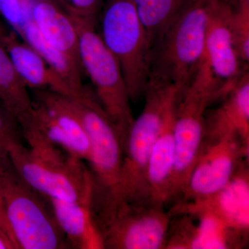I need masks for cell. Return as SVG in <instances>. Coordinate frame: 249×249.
<instances>
[{"mask_svg": "<svg viewBox=\"0 0 249 249\" xmlns=\"http://www.w3.org/2000/svg\"><path fill=\"white\" fill-rule=\"evenodd\" d=\"M211 0H191L152 50L147 83L182 90L204 58Z\"/></svg>", "mask_w": 249, "mask_h": 249, "instance_id": "cell-3", "label": "cell"}, {"mask_svg": "<svg viewBox=\"0 0 249 249\" xmlns=\"http://www.w3.org/2000/svg\"><path fill=\"white\" fill-rule=\"evenodd\" d=\"M178 92L173 86L147 83L143 109L134 119L124 143L117 206L124 202H151L147 183L149 158L165 109Z\"/></svg>", "mask_w": 249, "mask_h": 249, "instance_id": "cell-7", "label": "cell"}, {"mask_svg": "<svg viewBox=\"0 0 249 249\" xmlns=\"http://www.w3.org/2000/svg\"><path fill=\"white\" fill-rule=\"evenodd\" d=\"M223 94L222 85L204 60L189 83L178 92L173 127L175 160L169 204L178 202L182 196L204 143L206 111Z\"/></svg>", "mask_w": 249, "mask_h": 249, "instance_id": "cell-4", "label": "cell"}, {"mask_svg": "<svg viewBox=\"0 0 249 249\" xmlns=\"http://www.w3.org/2000/svg\"><path fill=\"white\" fill-rule=\"evenodd\" d=\"M100 34L120 65L131 101L144 96L152 55L146 29L132 0H106Z\"/></svg>", "mask_w": 249, "mask_h": 249, "instance_id": "cell-8", "label": "cell"}, {"mask_svg": "<svg viewBox=\"0 0 249 249\" xmlns=\"http://www.w3.org/2000/svg\"><path fill=\"white\" fill-rule=\"evenodd\" d=\"M1 40L16 71L28 89L49 91L76 98L67 83L49 66L38 52L19 40L16 33L1 35Z\"/></svg>", "mask_w": 249, "mask_h": 249, "instance_id": "cell-16", "label": "cell"}, {"mask_svg": "<svg viewBox=\"0 0 249 249\" xmlns=\"http://www.w3.org/2000/svg\"><path fill=\"white\" fill-rule=\"evenodd\" d=\"M28 90L11 62L0 34V103L19 124L32 109V98Z\"/></svg>", "mask_w": 249, "mask_h": 249, "instance_id": "cell-21", "label": "cell"}, {"mask_svg": "<svg viewBox=\"0 0 249 249\" xmlns=\"http://www.w3.org/2000/svg\"><path fill=\"white\" fill-rule=\"evenodd\" d=\"M0 186L18 249H70L48 198L26 182L11 160L0 166Z\"/></svg>", "mask_w": 249, "mask_h": 249, "instance_id": "cell-5", "label": "cell"}, {"mask_svg": "<svg viewBox=\"0 0 249 249\" xmlns=\"http://www.w3.org/2000/svg\"><path fill=\"white\" fill-rule=\"evenodd\" d=\"M20 142L24 141L17 119L4 107H0V166L10 161L11 145Z\"/></svg>", "mask_w": 249, "mask_h": 249, "instance_id": "cell-24", "label": "cell"}, {"mask_svg": "<svg viewBox=\"0 0 249 249\" xmlns=\"http://www.w3.org/2000/svg\"><path fill=\"white\" fill-rule=\"evenodd\" d=\"M249 242L240 231L212 214L198 213L171 216L164 249H237Z\"/></svg>", "mask_w": 249, "mask_h": 249, "instance_id": "cell-12", "label": "cell"}, {"mask_svg": "<svg viewBox=\"0 0 249 249\" xmlns=\"http://www.w3.org/2000/svg\"><path fill=\"white\" fill-rule=\"evenodd\" d=\"M32 109L19 123L22 132H34L69 155L88 161L89 137L69 98L49 91H36Z\"/></svg>", "mask_w": 249, "mask_h": 249, "instance_id": "cell-9", "label": "cell"}, {"mask_svg": "<svg viewBox=\"0 0 249 249\" xmlns=\"http://www.w3.org/2000/svg\"><path fill=\"white\" fill-rule=\"evenodd\" d=\"M17 34L36 49L49 66L67 83L76 95V99L88 96L89 91L82 82L83 70L80 64L68 54L51 45L40 34L31 18Z\"/></svg>", "mask_w": 249, "mask_h": 249, "instance_id": "cell-20", "label": "cell"}, {"mask_svg": "<svg viewBox=\"0 0 249 249\" xmlns=\"http://www.w3.org/2000/svg\"><path fill=\"white\" fill-rule=\"evenodd\" d=\"M249 147L235 134L204 139L184 192L177 203L204 197L220 190L242 162L249 160Z\"/></svg>", "mask_w": 249, "mask_h": 249, "instance_id": "cell-11", "label": "cell"}, {"mask_svg": "<svg viewBox=\"0 0 249 249\" xmlns=\"http://www.w3.org/2000/svg\"><path fill=\"white\" fill-rule=\"evenodd\" d=\"M204 61L214 78L226 89H231L248 71L234 45L222 0H211L205 39Z\"/></svg>", "mask_w": 249, "mask_h": 249, "instance_id": "cell-14", "label": "cell"}, {"mask_svg": "<svg viewBox=\"0 0 249 249\" xmlns=\"http://www.w3.org/2000/svg\"><path fill=\"white\" fill-rule=\"evenodd\" d=\"M69 14L78 32L82 70L91 80L96 97L115 126L124 146L134 118L120 65L96 32L95 19Z\"/></svg>", "mask_w": 249, "mask_h": 249, "instance_id": "cell-6", "label": "cell"}, {"mask_svg": "<svg viewBox=\"0 0 249 249\" xmlns=\"http://www.w3.org/2000/svg\"><path fill=\"white\" fill-rule=\"evenodd\" d=\"M222 103L205 116V137L214 139L235 134L249 147V74L245 71Z\"/></svg>", "mask_w": 249, "mask_h": 249, "instance_id": "cell-17", "label": "cell"}, {"mask_svg": "<svg viewBox=\"0 0 249 249\" xmlns=\"http://www.w3.org/2000/svg\"><path fill=\"white\" fill-rule=\"evenodd\" d=\"M24 142L9 150L11 164L21 178L49 199L72 201L92 196L85 161L69 155L34 132H22Z\"/></svg>", "mask_w": 249, "mask_h": 249, "instance_id": "cell-1", "label": "cell"}, {"mask_svg": "<svg viewBox=\"0 0 249 249\" xmlns=\"http://www.w3.org/2000/svg\"><path fill=\"white\" fill-rule=\"evenodd\" d=\"M69 14L95 19L103 6V0H55Z\"/></svg>", "mask_w": 249, "mask_h": 249, "instance_id": "cell-26", "label": "cell"}, {"mask_svg": "<svg viewBox=\"0 0 249 249\" xmlns=\"http://www.w3.org/2000/svg\"><path fill=\"white\" fill-rule=\"evenodd\" d=\"M143 24L152 49L191 0H132Z\"/></svg>", "mask_w": 249, "mask_h": 249, "instance_id": "cell-22", "label": "cell"}, {"mask_svg": "<svg viewBox=\"0 0 249 249\" xmlns=\"http://www.w3.org/2000/svg\"><path fill=\"white\" fill-rule=\"evenodd\" d=\"M178 94L171 100L165 109L160 132L152 147L147 168V183L150 201L164 207L169 204L170 186L175 165V144L173 127Z\"/></svg>", "mask_w": 249, "mask_h": 249, "instance_id": "cell-15", "label": "cell"}, {"mask_svg": "<svg viewBox=\"0 0 249 249\" xmlns=\"http://www.w3.org/2000/svg\"><path fill=\"white\" fill-rule=\"evenodd\" d=\"M0 225L4 228L5 230L9 232L10 235L12 236L13 238H14L12 233H11L9 224H8L7 219H6V213H5L4 204V200H3L2 193H1V186H0Z\"/></svg>", "mask_w": 249, "mask_h": 249, "instance_id": "cell-28", "label": "cell"}, {"mask_svg": "<svg viewBox=\"0 0 249 249\" xmlns=\"http://www.w3.org/2000/svg\"><path fill=\"white\" fill-rule=\"evenodd\" d=\"M170 219L164 206L123 203L101 227L104 249H164Z\"/></svg>", "mask_w": 249, "mask_h": 249, "instance_id": "cell-10", "label": "cell"}, {"mask_svg": "<svg viewBox=\"0 0 249 249\" xmlns=\"http://www.w3.org/2000/svg\"><path fill=\"white\" fill-rule=\"evenodd\" d=\"M2 107V106H1V103H0V107Z\"/></svg>", "mask_w": 249, "mask_h": 249, "instance_id": "cell-29", "label": "cell"}, {"mask_svg": "<svg viewBox=\"0 0 249 249\" xmlns=\"http://www.w3.org/2000/svg\"><path fill=\"white\" fill-rule=\"evenodd\" d=\"M31 0H0V14L18 34L30 19Z\"/></svg>", "mask_w": 249, "mask_h": 249, "instance_id": "cell-25", "label": "cell"}, {"mask_svg": "<svg viewBox=\"0 0 249 249\" xmlns=\"http://www.w3.org/2000/svg\"><path fill=\"white\" fill-rule=\"evenodd\" d=\"M30 18L51 45L80 65L76 26L70 15L56 1L31 0Z\"/></svg>", "mask_w": 249, "mask_h": 249, "instance_id": "cell-19", "label": "cell"}, {"mask_svg": "<svg viewBox=\"0 0 249 249\" xmlns=\"http://www.w3.org/2000/svg\"><path fill=\"white\" fill-rule=\"evenodd\" d=\"M0 34H1V32H0Z\"/></svg>", "mask_w": 249, "mask_h": 249, "instance_id": "cell-30", "label": "cell"}, {"mask_svg": "<svg viewBox=\"0 0 249 249\" xmlns=\"http://www.w3.org/2000/svg\"><path fill=\"white\" fill-rule=\"evenodd\" d=\"M49 199L70 249H104L93 213L92 196L72 201Z\"/></svg>", "mask_w": 249, "mask_h": 249, "instance_id": "cell-18", "label": "cell"}, {"mask_svg": "<svg viewBox=\"0 0 249 249\" xmlns=\"http://www.w3.org/2000/svg\"><path fill=\"white\" fill-rule=\"evenodd\" d=\"M226 18L241 61L249 62V0H222Z\"/></svg>", "mask_w": 249, "mask_h": 249, "instance_id": "cell-23", "label": "cell"}, {"mask_svg": "<svg viewBox=\"0 0 249 249\" xmlns=\"http://www.w3.org/2000/svg\"><path fill=\"white\" fill-rule=\"evenodd\" d=\"M68 98L89 137L87 163L92 181L93 213L101 227L117 207L124 143L96 96L89 92L80 99Z\"/></svg>", "mask_w": 249, "mask_h": 249, "instance_id": "cell-2", "label": "cell"}, {"mask_svg": "<svg viewBox=\"0 0 249 249\" xmlns=\"http://www.w3.org/2000/svg\"><path fill=\"white\" fill-rule=\"evenodd\" d=\"M170 216L205 213L229 227L249 232V160H244L230 181L219 191L202 198L173 204Z\"/></svg>", "mask_w": 249, "mask_h": 249, "instance_id": "cell-13", "label": "cell"}, {"mask_svg": "<svg viewBox=\"0 0 249 249\" xmlns=\"http://www.w3.org/2000/svg\"><path fill=\"white\" fill-rule=\"evenodd\" d=\"M0 249H18L12 236L0 225Z\"/></svg>", "mask_w": 249, "mask_h": 249, "instance_id": "cell-27", "label": "cell"}]
</instances>
